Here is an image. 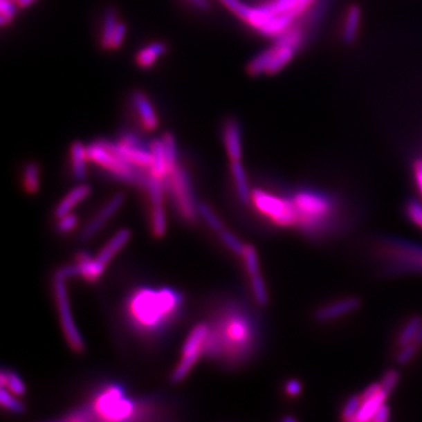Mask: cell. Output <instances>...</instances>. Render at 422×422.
<instances>
[{
	"label": "cell",
	"instance_id": "f1b7e54d",
	"mask_svg": "<svg viewBox=\"0 0 422 422\" xmlns=\"http://www.w3.org/2000/svg\"><path fill=\"white\" fill-rule=\"evenodd\" d=\"M421 317H413L405 324L403 330L398 337V345L399 347L410 345L414 340L415 336L418 333L419 329L421 327Z\"/></svg>",
	"mask_w": 422,
	"mask_h": 422
},
{
	"label": "cell",
	"instance_id": "30bf717a",
	"mask_svg": "<svg viewBox=\"0 0 422 422\" xmlns=\"http://www.w3.org/2000/svg\"><path fill=\"white\" fill-rule=\"evenodd\" d=\"M168 181L169 187H170L181 216L188 222L195 221L197 212H199L197 210L199 204H196L195 200H194L188 173L182 167L177 165L176 168L169 174Z\"/></svg>",
	"mask_w": 422,
	"mask_h": 422
},
{
	"label": "cell",
	"instance_id": "9a60e30c",
	"mask_svg": "<svg viewBox=\"0 0 422 422\" xmlns=\"http://www.w3.org/2000/svg\"><path fill=\"white\" fill-rule=\"evenodd\" d=\"M131 102L145 129L147 131L156 129L158 126V116L148 96L143 92H134L131 95Z\"/></svg>",
	"mask_w": 422,
	"mask_h": 422
},
{
	"label": "cell",
	"instance_id": "60d3db41",
	"mask_svg": "<svg viewBox=\"0 0 422 422\" xmlns=\"http://www.w3.org/2000/svg\"><path fill=\"white\" fill-rule=\"evenodd\" d=\"M419 349H420V346L416 345L414 342H412L410 345L400 347L399 354L396 356V361H398L400 365L408 364V363L413 360V358L416 356Z\"/></svg>",
	"mask_w": 422,
	"mask_h": 422
},
{
	"label": "cell",
	"instance_id": "816d5d0a",
	"mask_svg": "<svg viewBox=\"0 0 422 422\" xmlns=\"http://www.w3.org/2000/svg\"><path fill=\"white\" fill-rule=\"evenodd\" d=\"M13 1H16V3H18V0H13Z\"/></svg>",
	"mask_w": 422,
	"mask_h": 422
},
{
	"label": "cell",
	"instance_id": "8992f818",
	"mask_svg": "<svg viewBox=\"0 0 422 422\" xmlns=\"http://www.w3.org/2000/svg\"><path fill=\"white\" fill-rule=\"evenodd\" d=\"M251 202L259 214L278 227H298V214L291 197H280L261 189H255L251 192Z\"/></svg>",
	"mask_w": 422,
	"mask_h": 422
},
{
	"label": "cell",
	"instance_id": "7402d4cb",
	"mask_svg": "<svg viewBox=\"0 0 422 422\" xmlns=\"http://www.w3.org/2000/svg\"><path fill=\"white\" fill-rule=\"evenodd\" d=\"M89 152L84 143H74L71 147V168L74 178L77 181L84 180L87 175V161H89Z\"/></svg>",
	"mask_w": 422,
	"mask_h": 422
},
{
	"label": "cell",
	"instance_id": "836d02e7",
	"mask_svg": "<svg viewBox=\"0 0 422 422\" xmlns=\"http://www.w3.org/2000/svg\"><path fill=\"white\" fill-rule=\"evenodd\" d=\"M197 210H199V214H200L201 217L207 222L208 226L212 229L214 231H217V232H222L223 231V224L221 222V219L217 217L215 212L212 211L209 205L204 203H200L197 205Z\"/></svg>",
	"mask_w": 422,
	"mask_h": 422
},
{
	"label": "cell",
	"instance_id": "52a82bcc",
	"mask_svg": "<svg viewBox=\"0 0 422 422\" xmlns=\"http://www.w3.org/2000/svg\"><path fill=\"white\" fill-rule=\"evenodd\" d=\"M93 412L106 421H125L134 419L136 406L125 396L122 388L109 386L95 396Z\"/></svg>",
	"mask_w": 422,
	"mask_h": 422
},
{
	"label": "cell",
	"instance_id": "5b68a950",
	"mask_svg": "<svg viewBox=\"0 0 422 422\" xmlns=\"http://www.w3.org/2000/svg\"><path fill=\"white\" fill-rule=\"evenodd\" d=\"M89 161L106 169L120 180L133 185H146L148 176L140 173L138 167L131 165L116 152L109 141H96L87 146Z\"/></svg>",
	"mask_w": 422,
	"mask_h": 422
},
{
	"label": "cell",
	"instance_id": "e0dca14e",
	"mask_svg": "<svg viewBox=\"0 0 422 422\" xmlns=\"http://www.w3.org/2000/svg\"><path fill=\"white\" fill-rule=\"evenodd\" d=\"M359 304H360L359 300L354 298V297L338 300L336 303L319 309L315 317L319 322H330V320L340 318L342 315H349L351 312L356 311L359 307Z\"/></svg>",
	"mask_w": 422,
	"mask_h": 422
},
{
	"label": "cell",
	"instance_id": "4fadbf2b",
	"mask_svg": "<svg viewBox=\"0 0 422 422\" xmlns=\"http://www.w3.org/2000/svg\"><path fill=\"white\" fill-rule=\"evenodd\" d=\"M388 392L385 391V388L381 384L369 385L360 394L361 405L360 410L358 412L356 421L369 422L372 421L373 416L380 407L384 405L387 398Z\"/></svg>",
	"mask_w": 422,
	"mask_h": 422
},
{
	"label": "cell",
	"instance_id": "8d00e7d4",
	"mask_svg": "<svg viewBox=\"0 0 422 422\" xmlns=\"http://www.w3.org/2000/svg\"><path fill=\"white\" fill-rule=\"evenodd\" d=\"M243 259L246 265V273H249L250 277L255 276L259 273V264H258L257 253L253 246H246V249L243 251Z\"/></svg>",
	"mask_w": 422,
	"mask_h": 422
},
{
	"label": "cell",
	"instance_id": "6da1fadb",
	"mask_svg": "<svg viewBox=\"0 0 422 422\" xmlns=\"http://www.w3.org/2000/svg\"><path fill=\"white\" fill-rule=\"evenodd\" d=\"M253 322L244 312L231 310L219 322H214V327H209L204 352L236 363L246 358L253 349Z\"/></svg>",
	"mask_w": 422,
	"mask_h": 422
},
{
	"label": "cell",
	"instance_id": "9c48e42d",
	"mask_svg": "<svg viewBox=\"0 0 422 422\" xmlns=\"http://www.w3.org/2000/svg\"><path fill=\"white\" fill-rule=\"evenodd\" d=\"M208 334H209V327L207 324H199L192 329L189 333L183 351H182V359L174 369L172 374V380L174 383H180L185 379L189 372L192 371L194 365L197 363L201 354L204 352V346L207 342Z\"/></svg>",
	"mask_w": 422,
	"mask_h": 422
},
{
	"label": "cell",
	"instance_id": "681fc988",
	"mask_svg": "<svg viewBox=\"0 0 422 422\" xmlns=\"http://www.w3.org/2000/svg\"><path fill=\"white\" fill-rule=\"evenodd\" d=\"M189 3H192L195 8L203 10V11L209 8V1L208 0H189Z\"/></svg>",
	"mask_w": 422,
	"mask_h": 422
},
{
	"label": "cell",
	"instance_id": "1f68e13d",
	"mask_svg": "<svg viewBox=\"0 0 422 422\" xmlns=\"http://www.w3.org/2000/svg\"><path fill=\"white\" fill-rule=\"evenodd\" d=\"M162 143L165 146V156L168 161L169 174H170L178 165H177L176 140L170 133H167L162 136Z\"/></svg>",
	"mask_w": 422,
	"mask_h": 422
},
{
	"label": "cell",
	"instance_id": "4dcf8cb0",
	"mask_svg": "<svg viewBox=\"0 0 422 422\" xmlns=\"http://www.w3.org/2000/svg\"><path fill=\"white\" fill-rule=\"evenodd\" d=\"M152 230L156 237L165 236L167 231V219L163 205L153 207L152 209Z\"/></svg>",
	"mask_w": 422,
	"mask_h": 422
},
{
	"label": "cell",
	"instance_id": "603a6c76",
	"mask_svg": "<svg viewBox=\"0 0 422 422\" xmlns=\"http://www.w3.org/2000/svg\"><path fill=\"white\" fill-rule=\"evenodd\" d=\"M131 236V232L128 229L118 231L116 236L111 238V241L104 246V249L101 250L96 259L102 264L107 265L111 262V258L114 257L116 253H119L120 250L126 246Z\"/></svg>",
	"mask_w": 422,
	"mask_h": 422
},
{
	"label": "cell",
	"instance_id": "ee69618b",
	"mask_svg": "<svg viewBox=\"0 0 422 422\" xmlns=\"http://www.w3.org/2000/svg\"><path fill=\"white\" fill-rule=\"evenodd\" d=\"M126 35V25H125L123 23L118 24V26H116V32H114L113 38H111V50H116V48H119V47L122 45L123 42H125Z\"/></svg>",
	"mask_w": 422,
	"mask_h": 422
},
{
	"label": "cell",
	"instance_id": "83f0119b",
	"mask_svg": "<svg viewBox=\"0 0 422 422\" xmlns=\"http://www.w3.org/2000/svg\"><path fill=\"white\" fill-rule=\"evenodd\" d=\"M1 387L8 388L15 396H21L26 393V386L17 373L12 371H3L0 374Z\"/></svg>",
	"mask_w": 422,
	"mask_h": 422
},
{
	"label": "cell",
	"instance_id": "ffe728a7",
	"mask_svg": "<svg viewBox=\"0 0 422 422\" xmlns=\"http://www.w3.org/2000/svg\"><path fill=\"white\" fill-rule=\"evenodd\" d=\"M91 194V187L87 185H80L72 189L67 195L60 201V203L57 205L54 210L55 217H62V216L71 214V211L73 210L74 207H77V204L82 202L84 199L89 197Z\"/></svg>",
	"mask_w": 422,
	"mask_h": 422
},
{
	"label": "cell",
	"instance_id": "4316f807",
	"mask_svg": "<svg viewBox=\"0 0 422 422\" xmlns=\"http://www.w3.org/2000/svg\"><path fill=\"white\" fill-rule=\"evenodd\" d=\"M118 13L114 8H108L104 12L102 33H101V45L106 50H111V38L118 26Z\"/></svg>",
	"mask_w": 422,
	"mask_h": 422
},
{
	"label": "cell",
	"instance_id": "b9f144b4",
	"mask_svg": "<svg viewBox=\"0 0 422 422\" xmlns=\"http://www.w3.org/2000/svg\"><path fill=\"white\" fill-rule=\"evenodd\" d=\"M399 381V373L394 371V369H389L387 372L385 373V376H383V379L380 381L381 386L385 388V391L391 393Z\"/></svg>",
	"mask_w": 422,
	"mask_h": 422
},
{
	"label": "cell",
	"instance_id": "44dd1931",
	"mask_svg": "<svg viewBox=\"0 0 422 422\" xmlns=\"http://www.w3.org/2000/svg\"><path fill=\"white\" fill-rule=\"evenodd\" d=\"M77 276L84 277L89 282H95L104 273L106 265L98 259H93L87 253H80L77 256Z\"/></svg>",
	"mask_w": 422,
	"mask_h": 422
},
{
	"label": "cell",
	"instance_id": "7a4b0ae2",
	"mask_svg": "<svg viewBox=\"0 0 422 422\" xmlns=\"http://www.w3.org/2000/svg\"><path fill=\"white\" fill-rule=\"evenodd\" d=\"M182 304L180 293L170 288H141L128 302V315L138 330L158 331L176 315Z\"/></svg>",
	"mask_w": 422,
	"mask_h": 422
},
{
	"label": "cell",
	"instance_id": "f35d334b",
	"mask_svg": "<svg viewBox=\"0 0 422 422\" xmlns=\"http://www.w3.org/2000/svg\"><path fill=\"white\" fill-rule=\"evenodd\" d=\"M221 239H222V242L226 244V246L229 248V249L232 251V253H236V255H241L242 256L243 251L246 249V246L243 244L239 239H238L235 235L231 234L229 231L223 230L221 232Z\"/></svg>",
	"mask_w": 422,
	"mask_h": 422
},
{
	"label": "cell",
	"instance_id": "d6a6232c",
	"mask_svg": "<svg viewBox=\"0 0 422 422\" xmlns=\"http://www.w3.org/2000/svg\"><path fill=\"white\" fill-rule=\"evenodd\" d=\"M250 278H251V288H253L255 300L262 306L266 305L268 302H269V295H268V290H266V286H265L264 280L262 278L261 273L251 276Z\"/></svg>",
	"mask_w": 422,
	"mask_h": 422
},
{
	"label": "cell",
	"instance_id": "74e56055",
	"mask_svg": "<svg viewBox=\"0 0 422 422\" xmlns=\"http://www.w3.org/2000/svg\"><path fill=\"white\" fill-rule=\"evenodd\" d=\"M360 396H351L346 401L342 410V419L345 421H356L358 412L360 410Z\"/></svg>",
	"mask_w": 422,
	"mask_h": 422
},
{
	"label": "cell",
	"instance_id": "f6af8a7d",
	"mask_svg": "<svg viewBox=\"0 0 422 422\" xmlns=\"http://www.w3.org/2000/svg\"><path fill=\"white\" fill-rule=\"evenodd\" d=\"M223 4L226 5L230 11L234 12L235 15H237L241 19L244 18L246 16V10L249 6H246V5L241 3L239 0H221Z\"/></svg>",
	"mask_w": 422,
	"mask_h": 422
},
{
	"label": "cell",
	"instance_id": "d4e9b609",
	"mask_svg": "<svg viewBox=\"0 0 422 422\" xmlns=\"http://www.w3.org/2000/svg\"><path fill=\"white\" fill-rule=\"evenodd\" d=\"M231 175L235 181L236 190H237L238 196L242 201L243 203H249L251 201V190H250L249 182L246 177V169L243 167L241 160L237 161H231L230 165Z\"/></svg>",
	"mask_w": 422,
	"mask_h": 422
},
{
	"label": "cell",
	"instance_id": "484cf974",
	"mask_svg": "<svg viewBox=\"0 0 422 422\" xmlns=\"http://www.w3.org/2000/svg\"><path fill=\"white\" fill-rule=\"evenodd\" d=\"M167 47L162 42H152L136 54V62L143 68H149L165 53Z\"/></svg>",
	"mask_w": 422,
	"mask_h": 422
},
{
	"label": "cell",
	"instance_id": "d6986e66",
	"mask_svg": "<svg viewBox=\"0 0 422 422\" xmlns=\"http://www.w3.org/2000/svg\"><path fill=\"white\" fill-rule=\"evenodd\" d=\"M149 148L153 155V161L149 168L150 175L158 180L165 181L169 176V165L162 138L154 140L153 143H150Z\"/></svg>",
	"mask_w": 422,
	"mask_h": 422
},
{
	"label": "cell",
	"instance_id": "ba28073f",
	"mask_svg": "<svg viewBox=\"0 0 422 422\" xmlns=\"http://www.w3.org/2000/svg\"><path fill=\"white\" fill-rule=\"evenodd\" d=\"M298 50V47L278 37L273 46L257 54L249 62L248 71L251 75L278 73L292 62Z\"/></svg>",
	"mask_w": 422,
	"mask_h": 422
},
{
	"label": "cell",
	"instance_id": "7c38bea8",
	"mask_svg": "<svg viewBox=\"0 0 422 422\" xmlns=\"http://www.w3.org/2000/svg\"><path fill=\"white\" fill-rule=\"evenodd\" d=\"M111 146L131 165L138 168H150L153 161L150 148L147 149L136 135L125 133L119 143H111Z\"/></svg>",
	"mask_w": 422,
	"mask_h": 422
},
{
	"label": "cell",
	"instance_id": "bcb514c9",
	"mask_svg": "<svg viewBox=\"0 0 422 422\" xmlns=\"http://www.w3.org/2000/svg\"><path fill=\"white\" fill-rule=\"evenodd\" d=\"M285 392L288 396H298L302 393V384L298 380H288L285 385Z\"/></svg>",
	"mask_w": 422,
	"mask_h": 422
},
{
	"label": "cell",
	"instance_id": "7dc6e473",
	"mask_svg": "<svg viewBox=\"0 0 422 422\" xmlns=\"http://www.w3.org/2000/svg\"><path fill=\"white\" fill-rule=\"evenodd\" d=\"M391 416V412H389V408H388L386 405H383V406L380 407L378 412H376V415L373 416L372 421L374 422H386L388 419Z\"/></svg>",
	"mask_w": 422,
	"mask_h": 422
},
{
	"label": "cell",
	"instance_id": "e575fe53",
	"mask_svg": "<svg viewBox=\"0 0 422 422\" xmlns=\"http://www.w3.org/2000/svg\"><path fill=\"white\" fill-rule=\"evenodd\" d=\"M19 5L13 0H0V24L1 26H8L15 19Z\"/></svg>",
	"mask_w": 422,
	"mask_h": 422
},
{
	"label": "cell",
	"instance_id": "c3c4849f",
	"mask_svg": "<svg viewBox=\"0 0 422 422\" xmlns=\"http://www.w3.org/2000/svg\"><path fill=\"white\" fill-rule=\"evenodd\" d=\"M414 177L419 192L422 196V160H418L414 163Z\"/></svg>",
	"mask_w": 422,
	"mask_h": 422
},
{
	"label": "cell",
	"instance_id": "8fae6325",
	"mask_svg": "<svg viewBox=\"0 0 422 422\" xmlns=\"http://www.w3.org/2000/svg\"><path fill=\"white\" fill-rule=\"evenodd\" d=\"M65 280V278L55 276V282H54V292H55V298H57V304H58L60 322H62L66 340L68 342L69 346L75 352H82L84 349V340H82L80 332L77 329V325L73 320V315L71 312Z\"/></svg>",
	"mask_w": 422,
	"mask_h": 422
},
{
	"label": "cell",
	"instance_id": "d590c367",
	"mask_svg": "<svg viewBox=\"0 0 422 422\" xmlns=\"http://www.w3.org/2000/svg\"><path fill=\"white\" fill-rule=\"evenodd\" d=\"M12 394L13 393L8 391V388L1 387V391H0V403H1V407L5 408V410H8V411L13 412V413H19V414L20 413H24L25 407H24L23 403L18 401Z\"/></svg>",
	"mask_w": 422,
	"mask_h": 422
},
{
	"label": "cell",
	"instance_id": "3957f363",
	"mask_svg": "<svg viewBox=\"0 0 422 422\" xmlns=\"http://www.w3.org/2000/svg\"><path fill=\"white\" fill-rule=\"evenodd\" d=\"M318 0H273L268 4L248 8L243 20L253 30L270 38H278L310 13Z\"/></svg>",
	"mask_w": 422,
	"mask_h": 422
},
{
	"label": "cell",
	"instance_id": "5bb4252c",
	"mask_svg": "<svg viewBox=\"0 0 422 422\" xmlns=\"http://www.w3.org/2000/svg\"><path fill=\"white\" fill-rule=\"evenodd\" d=\"M123 202H125V194H122V192H118L113 196L111 200L104 204V207L99 211V214L96 215L95 219H93L87 224V227L84 228L82 234H81V238L89 239V238L93 237L98 231L100 230L101 228L104 227L107 221H109L113 216L116 215L122 205Z\"/></svg>",
	"mask_w": 422,
	"mask_h": 422
},
{
	"label": "cell",
	"instance_id": "f907efd6",
	"mask_svg": "<svg viewBox=\"0 0 422 422\" xmlns=\"http://www.w3.org/2000/svg\"><path fill=\"white\" fill-rule=\"evenodd\" d=\"M35 1L37 0H18V5H19L20 8H25L35 4Z\"/></svg>",
	"mask_w": 422,
	"mask_h": 422
},
{
	"label": "cell",
	"instance_id": "f546056e",
	"mask_svg": "<svg viewBox=\"0 0 422 422\" xmlns=\"http://www.w3.org/2000/svg\"><path fill=\"white\" fill-rule=\"evenodd\" d=\"M39 167L37 163H28L24 169V188L28 194H35L39 190Z\"/></svg>",
	"mask_w": 422,
	"mask_h": 422
},
{
	"label": "cell",
	"instance_id": "7bdbcfd3",
	"mask_svg": "<svg viewBox=\"0 0 422 422\" xmlns=\"http://www.w3.org/2000/svg\"><path fill=\"white\" fill-rule=\"evenodd\" d=\"M77 216L73 215V214H67V215L62 216L59 219L58 230L62 234H67V232L73 230L74 228L77 227Z\"/></svg>",
	"mask_w": 422,
	"mask_h": 422
},
{
	"label": "cell",
	"instance_id": "cb8c5ba5",
	"mask_svg": "<svg viewBox=\"0 0 422 422\" xmlns=\"http://www.w3.org/2000/svg\"><path fill=\"white\" fill-rule=\"evenodd\" d=\"M361 11L360 8L352 5L346 11L344 23H342V35L345 42H354L357 39L360 30Z\"/></svg>",
	"mask_w": 422,
	"mask_h": 422
},
{
	"label": "cell",
	"instance_id": "ac0fdd59",
	"mask_svg": "<svg viewBox=\"0 0 422 422\" xmlns=\"http://www.w3.org/2000/svg\"><path fill=\"white\" fill-rule=\"evenodd\" d=\"M391 256L396 258L400 264L414 266L422 270L421 246L408 243H394L391 248Z\"/></svg>",
	"mask_w": 422,
	"mask_h": 422
},
{
	"label": "cell",
	"instance_id": "277c9868",
	"mask_svg": "<svg viewBox=\"0 0 422 422\" xmlns=\"http://www.w3.org/2000/svg\"><path fill=\"white\" fill-rule=\"evenodd\" d=\"M291 199L298 214V228L305 232L318 234L333 217V201L320 192L300 190Z\"/></svg>",
	"mask_w": 422,
	"mask_h": 422
},
{
	"label": "cell",
	"instance_id": "ab89813d",
	"mask_svg": "<svg viewBox=\"0 0 422 422\" xmlns=\"http://www.w3.org/2000/svg\"><path fill=\"white\" fill-rule=\"evenodd\" d=\"M406 214L415 226L422 229V203L418 201H410L406 205Z\"/></svg>",
	"mask_w": 422,
	"mask_h": 422
},
{
	"label": "cell",
	"instance_id": "2e32d148",
	"mask_svg": "<svg viewBox=\"0 0 422 422\" xmlns=\"http://www.w3.org/2000/svg\"><path fill=\"white\" fill-rule=\"evenodd\" d=\"M223 141L231 161L242 158V133L237 121L228 120L223 127Z\"/></svg>",
	"mask_w": 422,
	"mask_h": 422
}]
</instances>
